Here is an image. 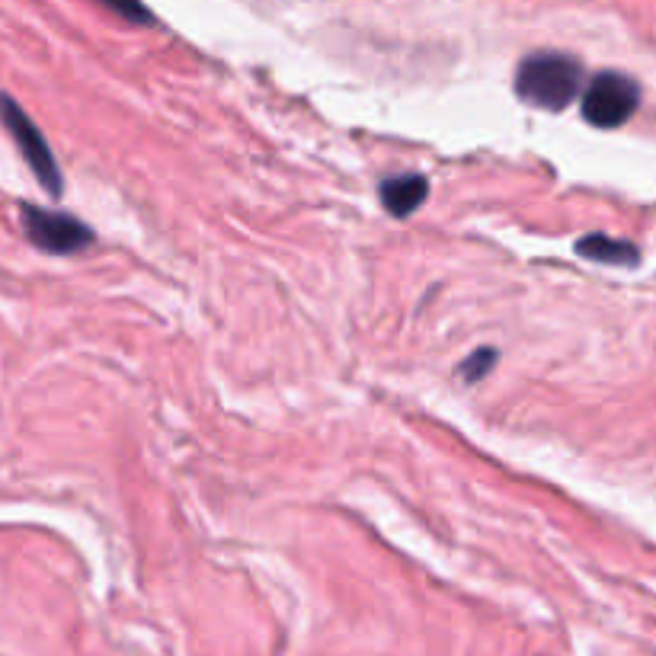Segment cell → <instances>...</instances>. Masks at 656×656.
<instances>
[{"instance_id": "ba28073f", "label": "cell", "mask_w": 656, "mask_h": 656, "mask_svg": "<svg viewBox=\"0 0 656 656\" xmlns=\"http://www.w3.org/2000/svg\"><path fill=\"white\" fill-rule=\"evenodd\" d=\"M106 10L119 16H129V20H138V22H151V13L145 7H135V4H106Z\"/></svg>"}, {"instance_id": "5b68a950", "label": "cell", "mask_w": 656, "mask_h": 656, "mask_svg": "<svg viewBox=\"0 0 656 656\" xmlns=\"http://www.w3.org/2000/svg\"><path fill=\"white\" fill-rule=\"evenodd\" d=\"M430 196V180L423 173H401L387 176L381 182V205L394 218H407V215L420 212V205Z\"/></svg>"}, {"instance_id": "52a82bcc", "label": "cell", "mask_w": 656, "mask_h": 656, "mask_svg": "<svg viewBox=\"0 0 656 656\" xmlns=\"http://www.w3.org/2000/svg\"><path fill=\"white\" fill-rule=\"evenodd\" d=\"M493 365H496V350H481V352H474V356H467V362L461 365V375H465V381L477 385Z\"/></svg>"}, {"instance_id": "6da1fadb", "label": "cell", "mask_w": 656, "mask_h": 656, "mask_svg": "<svg viewBox=\"0 0 656 656\" xmlns=\"http://www.w3.org/2000/svg\"><path fill=\"white\" fill-rule=\"evenodd\" d=\"M583 65L563 51H535L519 61L516 93L538 110L561 112L580 96Z\"/></svg>"}, {"instance_id": "8992f818", "label": "cell", "mask_w": 656, "mask_h": 656, "mask_svg": "<svg viewBox=\"0 0 656 656\" xmlns=\"http://www.w3.org/2000/svg\"><path fill=\"white\" fill-rule=\"evenodd\" d=\"M576 253L592 262H608V266H634L641 260L634 244L615 241V237H606V234H590L583 241H576Z\"/></svg>"}, {"instance_id": "7a4b0ae2", "label": "cell", "mask_w": 656, "mask_h": 656, "mask_svg": "<svg viewBox=\"0 0 656 656\" xmlns=\"http://www.w3.org/2000/svg\"><path fill=\"white\" fill-rule=\"evenodd\" d=\"M641 106V87L634 77L621 71H602L596 74L583 90L580 110L583 119L596 129H618L634 116Z\"/></svg>"}, {"instance_id": "3957f363", "label": "cell", "mask_w": 656, "mask_h": 656, "mask_svg": "<svg viewBox=\"0 0 656 656\" xmlns=\"http://www.w3.org/2000/svg\"><path fill=\"white\" fill-rule=\"evenodd\" d=\"M22 231L45 253H81L93 244V231L84 225L81 218H74L67 212H51V208H39V205L22 202L20 208Z\"/></svg>"}, {"instance_id": "277c9868", "label": "cell", "mask_w": 656, "mask_h": 656, "mask_svg": "<svg viewBox=\"0 0 656 656\" xmlns=\"http://www.w3.org/2000/svg\"><path fill=\"white\" fill-rule=\"evenodd\" d=\"M0 122H4V129L10 131V138L22 151V161L30 164L36 180L42 182L51 196H61V170H58V161H55V154H51L49 141L36 129V122L7 93H0Z\"/></svg>"}]
</instances>
